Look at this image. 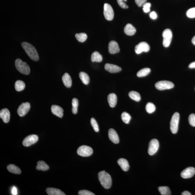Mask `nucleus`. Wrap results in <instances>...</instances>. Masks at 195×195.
Instances as JSON below:
<instances>
[{"instance_id": "1", "label": "nucleus", "mask_w": 195, "mask_h": 195, "mask_svg": "<svg viewBox=\"0 0 195 195\" xmlns=\"http://www.w3.org/2000/svg\"><path fill=\"white\" fill-rule=\"evenodd\" d=\"M22 47L27 54L31 59L37 61L39 59V56L35 48L30 43L24 42L21 43Z\"/></svg>"}, {"instance_id": "2", "label": "nucleus", "mask_w": 195, "mask_h": 195, "mask_svg": "<svg viewBox=\"0 0 195 195\" xmlns=\"http://www.w3.org/2000/svg\"><path fill=\"white\" fill-rule=\"evenodd\" d=\"M98 179L101 184L104 188H110L112 185V179L111 176L104 171L99 173Z\"/></svg>"}, {"instance_id": "3", "label": "nucleus", "mask_w": 195, "mask_h": 195, "mask_svg": "<svg viewBox=\"0 0 195 195\" xmlns=\"http://www.w3.org/2000/svg\"><path fill=\"white\" fill-rule=\"evenodd\" d=\"M16 69L22 74L27 75L30 73V68L26 62H23L20 59H17L15 62Z\"/></svg>"}, {"instance_id": "4", "label": "nucleus", "mask_w": 195, "mask_h": 195, "mask_svg": "<svg viewBox=\"0 0 195 195\" xmlns=\"http://www.w3.org/2000/svg\"><path fill=\"white\" fill-rule=\"evenodd\" d=\"M179 120V114L178 113H174L172 116L170 122V129L172 133L176 134L177 133Z\"/></svg>"}, {"instance_id": "5", "label": "nucleus", "mask_w": 195, "mask_h": 195, "mask_svg": "<svg viewBox=\"0 0 195 195\" xmlns=\"http://www.w3.org/2000/svg\"><path fill=\"white\" fill-rule=\"evenodd\" d=\"M162 36L163 37V44L164 46L168 47L170 45L172 38V34L170 29H167L164 30Z\"/></svg>"}, {"instance_id": "6", "label": "nucleus", "mask_w": 195, "mask_h": 195, "mask_svg": "<svg viewBox=\"0 0 195 195\" xmlns=\"http://www.w3.org/2000/svg\"><path fill=\"white\" fill-rule=\"evenodd\" d=\"M174 86V84L172 82L168 81H160L155 84V88L159 91L172 89Z\"/></svg>"}, {"instance_id": "7", "label": "nucleus", "mask_w": 195, "mask_h": 195, "mask_svg": "<svg viewBox=\"0 0 195 195\" xmlns=\"http://www.w3.org/2000/svg\"><path fill=\"white\" fill-rule=\"evenodd\" d=\"M93 153V149L91 147L86 145L81 146L77 150V153L78 155L83 157L90 156Z\"/></svg>"}, {"instance_id": "8", "label": "nucleus", "mask_w": 195, "mask_h": 195, "mask_svg": "<svg viewBox=\"0 0 195 195\" xmlns=\"http://www.w3.org/2000/svg\"><path fill=\"white\" fill-rule=\"evenodd\" d=\"M159 143L157 139H152L150 142L148 152L149 155H153L158 152L159 148Z\"/></svg>"}, {"instance_id": "9", "label": "nucleus", "mask_w": 195, "mask_h": 195, "mask_svg": "<svg viewBox=\"0 0 195 195\" xmlns=\"http://www.w3.org/2000/svg\"><path fill=\"white\" fill-rule=\"evenodd\" d=\"M104 15L105 19L108 21L113 20L114 18V12L113 8L108 3H105L104 5Z\"/></svg>"}, {"instance_id": "10", "label": "nucleus", "mask_w": 195, "mask_h": 195, "mask_svg": "<svg viewBox=\"0 0 195 195\" xmlns=\"http://www.w3.org/2000/svg\"><path fill=\"white\" fill-rule=\"evenodd\" d=\"M150 47L146 42H142L139 43L135 47V53L137 54L143 52H148L150 50Z\"/></svg>"}, {"instance_id": "11", "label": "nucleus", "mask_w": 195, "mask_h": 195, "mask_svg": "<svg viewBox=\"0 0 195 195\" xmlns=\"http://www.w3.org/2000/svg\"><path fill=\"white\" fill-rule=\"evenodd\" d=\"M30 108V105L29 102L23 103L19 107L17 110L18 115L22 117L28 113Z\"/></svg>"}, {"instance_id": "12", "label": "nucleus", "mask_w": 195, "mask_h": 195, "mask_svg": "<svg viewBox=\"0 0 195 195\" xmlns=\"http://www.w3.org/2000/svg\"><path fill=\"white\" fill-rule=\"evenodd\" d=\"M38 140V137L37 135H32L27 136L26 137L23 142V144L25 147H29L34 144Z\"/></svg>"}, {"instance_id": "13", "label": "nucleus", "mask_w": 195, "mask_h": 195, "mask_svg": "<svg viewBox=\"0 0 195 195\" xmlns=\"http://www.w3.org/2000/svg\"><path fill=\"white\" fill-rule=\"evenodd\" d=\"M195 174V169L192 167H189L184 170L181 173L182 178L187 179L192 177Z\"/></svg>"}, {"instance_id": "14", "label": "nucleus", "mask_w": 195, "mask_h": 195, "mask_svg": "<svg viewBox=\"0 0 195 195\" xmlns=\"http://www.w3.org/2000/svg\"><path fill=\"white\" fill-rule=\"evenodd\" d=\"M108 51L110 54H115L119 53L120 50L118 44L115 41H111L108 44Z\"/></svg>"}, {"instance_id": "15", "label": "nucleus", "mask_w": 195, "mask_h": 195, "mask_svg": "<svg viewBox=\"0 0 195 195\" xmlns=\"http://www.w3.org/2000/svg\"><path fill=\"white\" fill-rule=\"evenodd\" d=\"M108 137L112 142L117 144L119 142V139L118 135L116 131L113 129H110L108 131Z\"/></svg>"}, {"instance_id": "16", "label": "nucleus", "mask_w": 195, "mask_h": 195, "mask_svg": "<svg viewBox=\"0 0 195 195\" xmlns=\"http://www.w3.org/2000/svg\"><path fill=\"white\" fill-rule=\"evenodd\" d=\"M0 117L3 120V122L8 123L10 120V113L7 108H3L0 111Z\"/></svg>"}, {"instance_id": "17", "label": "nucleus", "mask_w": 195, "mask_h": 195, "mask_svg": "<svg viewBox=\"0 0 195 195\" xmlns=\"http://www.w3.org/2000/svg\"><path fill=\"white\" fill-rule=\"evenodd\" d=\"M106 70L111 73H116L121 71V68L116 65L113 64H106L104 66Z\"/></svg>"}, {"instance_id": "18", "label": "nucleus", "mask_w": 195, "mask_h": 195, "mask_svg": "<svg viewBox=\"0 0 195 195\" xmlns=\"http://www.w3.org/2000/svg\"><path fill=\"white\" fill-rule=\"evenodd\" d=\"M51 111L53 114L62 118L63 116V109L60 106L53 105L51 107Z\"/></svg>"}, {"instance_id": "19", "label": "nucleus", "mask_w": 195, "mask_h": 195, "mask_svg": "<svg viewBox=\"0 0 195 195\" xmlns=\"http://www.w3.org/2000/svg\"><path fill=\"white\" fill-rule=\"evenodd\" d=\"M107 100L109 105L112 108L115 107L117 103V97L114 93L110 94L108 95Z\"/></svg>"}, {"instance_id": "20", "label": "nucleus", "mask_w": 195, "mask_h": 195, "mask_svg": "<svg viewBox=\"0 0 195 195\" xmlns=\"http://www.w3.org/2000/svg\"><path fill=\"white\" fill-rule=\"evenodd\" d=\"M117 163L124 171H127L129 168V165L128 162L126 159L120 158L117 161Z\"/></svg>"}, {"instance_id": "21", "label": "nucleus", "mask_w": 195, "mask_h": 195, "mask_svg": "<svg viewBox=\"0 0 195 195\" xmlns=\"http://www.w3.org/2000/svg\"><path fill=\"white\" fill-rule=\"evenodd\" d=\"M124 32L127 35L133 36L136 32V29L131 24H128L124 27Z\"/></svg>"}, {"instance_id": "22", "label": "nucleus", "mask_w": 195, "mask_h": 195, "mask_svg": "<svg viewBox=\"0 0 195 195\" xmlns=\"http://www.w3.org/2000/svg\"><path fill=\"white\" fill-rule=\"evenodd\" d=\"M62 80L66 87L68 88L71 87L72 84V81L70 76L68 73H64L62 77Z\"/></svg>"}, {"instance_id": "23", "label": "nucleus", "mask_w": 195, "mask_h": 195, "mask_svg": "<svg viewBox=\"0 0 195 195\" xmlns=\"http://www.w3.org/2000/svg\"><path fill=\"white\" fill-rule=\"evenodd\" d=\"M46 192L49 195H65L63 192L58 189L49 187L46 189Z\"/></svg>"}, {"instance_id": "24", "label": "nucleus", "mask_w": 195, "mask_h": 195, "mask_svg": "<svg viewBox=\"0 0 195 195\" xmlns=\"http://www.w3.org/2000/svg\"><path fill=\"white\" fill-rule=\"evenodd\" d=\"M7 168L9 172L13 174H20L21 172L19 167L14 165H9L7 166Z\"/></svg>"}, {"instance_id": "25", "label": "nucleus", "mask_w": 195, "mask_h": 195, "mask_svg": "<svg viewBox=\"0 0 195 195\" xmlns=\"http://www.w3.org/2000/svg\"><path fill=\"white\" fill-rule=\"evenodd\" d=\"M36 166V169L38 170L46 171L49 170V167L45 161H38Z\"/></svg>"}, {"instance_id": "26", "label": "nucleus", "mask_w": 195, "mask_h": 195, "mask_svg": "<svg viewBox=\"0 0 195 195\" xmlns=\"http://www.w3.org/2000/svg\"><path fill=\"white\" fill-rule=\"evenodd\" d=\"M103 59L102 55L99 54L97 51H95L93 53L91 56V61L92 62H101Z\"/></svg>"}, {"instance_id": "27", "label": "nucleus", "mask_w": 195, "mask_h": 195, "mask_svg": "<svg viewBox=\"0 0 195 195\" xmlns=\"http://www.w3.org/2000/svg\"><path fill=\"white\" fill-rule=\"evenodd\" d=\"M79 77L83 83L86 85L89 84L90 79L87 73L84 72H81L79 73Z\"/></svg>"}, {"instance_id": "28", "label": "nucleus", "mask_w": 195, "mask_h": 195, "mask_svg": "<svg viewBox=\"0 0 195 195\" xmlns=\"http://www.w3.org/2000/svg\"><path fill=\"white\" fill-rule=\"evenodd\" d=\"M25 85V83L23 81L21 80H18L16 81L14 85L15 89L16 91H23L24 89Z\"/></svg>"}, {"instance_id": "29", "label": "nucleus", "mask_w": 195, "mask_h": 195, "mask_svg": "<svg viewBox=\"0 0 195 195\" xmlns=\"http://www.w3.org/2000/svg\"><path fill=\"white\" fill-rule=\"evenodd\" d=\"M129 96L130 98L136 102H139L141 99L139 94L135 91H130L129 93Z\"/></svg>"}, {"instance_id": "30", "label": "nucleus", "mask_w": 195, "mask_h": 195, "mask_svg": "<svg viewBox=\"0 0 195 195\" xmlns=\"http://www.w3.org/2000/svg\"><path fill=\"white\" fill-rule=\"evenodd\" d=\"M150 69L149 68H145L138 72L137 76L139 78L146 76L150 72Z\"/></svg>"}, {"instance_id": "31", "label": "nucleus", "mask_w": 195, "mask_h": 195, "mask_svg": "<svg viewBox=\"0 0 195 195\" xmlns=\"http://www.w3.org/2000/svg\"><path fill=\"white\" fill-rule=\"evenodd\" d=\"M72 112L74 114H76L78 112V101L76 98L73 99L72 100Z\"/></svg>"}, {"instance_id": "32", "label": "nucleus", "mask_w": 195, "mask_h": 195, "mask_svg": "<svg viewBox=\"0 0 195 195\" xmlns=\"http://www.w3.org/2000/svg\"><path fill=\"white\" fill-rule=\"evenodd\" d=\"M160 193L162 195H170L171 192L170 188L167 187H158Z\"/></svg>"}, {"instance_id": "33", "label": "nucleus", "mask_w": 195, "mask_h": 195, "mask_svg": "<svg viewBox=\"0 0 195 195\" xmlns=\"http://www.w3.org/2000/svg\"><path fill=\"white\" fill-rule=\"evenodd\" d=\"M75 37L79 42H83L87 39V35L85 33H80L75 34Z\"/></svg>"}, {"instance_id": "34", "label": "nucleus", "mask_w": 195, "mask_h": 195, "mask_svg": "<svg viewBox=\"0 0 195 195\" xmlns=\"http://www.w3.org/2000/svg\"><path fill=\"white\" fill-rule=\"evenodd\" d=\"M121 119L122 121L126 124H128L129 123L131 117L129 114L126 112H123L121 115Z\"/></svg>"}, {"instance_id": "35", "label": "nucleus", "mask_w": 195, "mask_h": 195, "mask_svg": "<svg viewBox=\"0 0 195 195\" xmlns=\"http://www.w3.org/2000/svg\"><path fill=\"white\" fill-rule=\"evenodd\" d=\"M156 109L155 105L152 103L149 102L146 106V110L149 113H152L155 111Z\"/></svg>"}, {"instance_id": "36", "label": "nucleus", "mask_w": 195, "mask_h": 195, "mask_svg": "<svg viewBox=\"0 0 195 195\" xmlns=\"http://www.w3.org/2000/svg\"><path fill=\"white\" fill-rule=\"evenodd\" d=\"M91 124L95 132H98L99 128L98 123L96 120L94 118H91Z\"/></svg>"}, {"instance_id": "37", "label": "nucleus", "mask_w": 195, "mask_h": 195, "mask_svg": "<svg viewBox=\"0 0 195 195\" xmlns=\"http://www.w3.org/2000/svg\"><path fill=\"white\" fill-rule=\"evenodd\" d=\"M186 14L187 17L189 18H195V7L189 9L187 11Z\"/></svg>"}, {"instance_id": "38", "label": "nucleus", "mask_w": 195, "mask_h": 195, "mask_svg": "<svg viewBox=\"0 0 195 195\" xmlns=\"http://www.w3.org/2000/svg\"><path fill=\"white\" fill-rule=\"evenodd\" d=\"M189 122L191 126L195 127V114H191L189 117Z\"/></svg>"}, {"instance_id": "39", "label": "nucleus", "mask_w": 195, "mask_h": 195, "mask_svg": "<svg viewBox=\"0 0 195 195\" xmlns=\"http://www.w3.org/2000/svg\"><path fill=\"white\" fill-rule=\"evenodd\" d=\"M117 1L119 6L121 8L124 9L128 8V5L125 3V2H126L127 0H117Z\"/></svg>"}, {"instance_id": "40", "label": "nucleus", "mask_w": 195, "mask_h": 195, "mask_svg": "<svg viewBox=\"0 0 195 195\" xmlns=\"http://www.w3.org/2000/svg\"><path fill=\"white\" fill-rule=\"evenodd\" d=\"M143 11L145 13H148L150 11L151 4L149 3H145L142 5Z\"/></svg>"}, {"instance_id": "41", "label": "nucleus", "mask_w": 195, "mask_h": 195, "mask_svg": "<svg viewBox=\"0 0 195 195\" xmlns=\"http://www.w3.org/2000/svg\"><path fill=\"white\" fill-rule=\"evenodd\" d=\"M79 195H95L93 193L87 190H82L78 192Z\"/></svg>"}, {"instance_id": "42", "label": "nucleus", "mask_w": 195, "mask_h": 195, "mask_svg": "<svg viewBox=\"0 0 195 195\" xmlns=\"http://www.w3.org/2000/svg\"><path fill=\"white\" fill-rule=\"evenodd\" d=\"M147 0H135V2L138 6L139 7L142 6L146 2Z\"/></svg>"}, {"instance_id": "43", "label": "nucleus", "mask_w": 195, "mask_h": 195, "mask_svg": "<svg viewBox=\"0 0 195 195\" xmlns=\"http://www.w3.org/2000/svg\"><path fill=\"white\" fill-rule=\"evenodd\" d=\"M150 16L151 18L154 20L156 19L157 17V14H156V13L154 11L151 13L150 14Z\"/></svg>"}, {"instance_id": "44", "label": "nucleus", "mask_w": 195, "mask_h": 195, "mask_svg": "<svg viewBox=\"0 0 195 195\" xmlns=\"http://www.w3.org/2000/svg\"><path fill=\"white\" fill-rule=\"evenodd\" d=\"M12 192L13 195H17V189L16 187H13Z\"/></svg>"}, {"instance_id": "45", "label": "nucleus", "mask_w": 195, "mask_h": 195, "mask_svg": "<svg viewBox=\"0 0 195 195\" xmlns=\"http://www.w3.org/2000/svg\"><path fill=\"white\" fill-rule=\"evenodd\" d=\"M189 68L190 69H195V62H192L189 64Z\"/></svg>"}, {"instance_id": "46", "label": "nucleus", "mask_w": 195, "mask_h": 195, "mask_svg": "<svg viewBox=\"0 0 195 195\" xmlns=\"http://www.w3.org/2000/svg\"><path fill=\"white\" fill-rule=\"evenodd\" d=\"M182 195H191L192 194H191V193L188 192L187 191H185L184 192L182 193Z\"/></svg>"}, {"instance_id": "47", "label": "nucleus", "mask_w": 195, "mask_h": 195, "mask_svg": "<svg viewBox=\"0 0 195 195\" xmlns=\"http://www.w3.org/2000/svg\"><path fill=\"white\" fill-rule=\"evenodd\" d=\"M192 41L193 44L195 46V36L192 38Z\"/></svg>"}]
</instances>
